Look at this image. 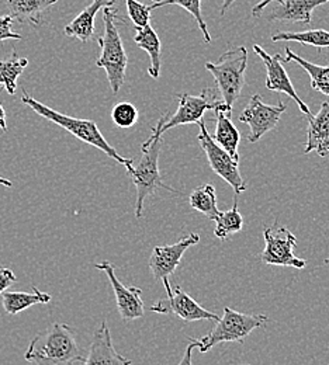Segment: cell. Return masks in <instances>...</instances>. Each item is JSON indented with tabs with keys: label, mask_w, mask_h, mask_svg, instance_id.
Masks as SVG:
<instances>
[{
	"label": "cell",
	"mask_w": 329,
	"mask_h": 365,
	"mask_svg": "<svg viewBox=\"0 0 329 365\" xmlns=\"http://www.w3.org/2000/svg\"><path fill=\"white\" fill-rule=\"evenodd\" d=\"M217 115V124H216V133H214V142L220 145L233 159L239 160V140H241V134L236 130V125L233 124L231 117L226 115L223 110H216L214 111Z\"/></svg>",
	"instance_id": "44dd1931"
},
{
	"label": "cell",
	"mask_w": 329,
	"mask_h": 365,
	"mask_svg": "<svg viewBox=\"0 0 329 365\" xmlns=\"http://www.w3.org/2000/svg\"><path fill=\"white\" fill-rule=\"evenodd\" d=\"M33 291L34 292H19V291L6 292L4 291L1 294V304H3L4 311L9 315L14 317V315L29 309L33 305L51 302L52 297L47 292H41L37 287H33Z\"/></svg>",
	"instance_id": "ffe728a7"
},
{
	"label": "cell",
	"mask_w": 329,
	"mask_h": 365,
	"mask_svg": "<svg viewBox=\"0 0 329 365\" xmlns=\"http://www.w3.org/2000/svg\"><path fill=\"white\" fill-rule=\"evenodd\" d=\"M285 108L287 106L283 104L282 101L278 106H269L263 103L259 94H253L239 115V121L250 128L248 142L256 143L269 131H273L278 127Z\"/></svg>",
	"instance_id": "8fae6325"
},
{
	"label": "cell",
	"mask_w": 329,
	"mask_h": 365,
	"mask_svg": "<svg viewBox=\"0 0 329 365\" xmlns=\"http://www.w3.org/2000/svg\"><path fill=\"white\" fill-rule=\"evenodd\" d=\"M94 267L103 273L107 274L108 281L113 287L116 301H117V309L121 317V319L126 322L140 319L145 314L143 309V301H142L141 288L138 287H126L118 277L116 275L114 266L110 262H101L94 264Z\"/></svg>",
	"instance_id": "4fadbf2b"
},
{
	"label": "cell",
	"mask_w": 329,
	"mask_h": 365,
	"mask_svg": "<svg viewBox=\"0 0 329 365\" xmlns=\"http://www.w3.org/2000/svg\"><path fill=\"white\" fill-rule=\"evenodd\" d=\"M103 21L104 33L97 40L100 46V56L96 61V65L106 71L111 91L113 94H117L126 82V71L128 63L127 52L118 33V23H123L124 19L118 16L117 10L104 7Z\"/></svg>",
	"instance_id": "277c9868"
},
{
	"label": "cell",
	"mask_w": 329,
	"mask_h": 365,
	"mask_svg": "<svg viewBox=\"0 0 329 365\" xmlns=\"http://www.w3.org/2000/svg\"><path fill=\"white\" fill-rule=\"evenodd\" d=\"M85 365H131V360L121 356L111 339L107 322L103 320L98 329L94 331L93 339L89 347V353L85 357Z\"/></svg>",
	"instance_id": "9a60e30c"
},
{
	"label": "cell",
	"mask_w": 329,
	"mask_h": 365,
	"mask_svg": "<svg viewBox=\"0 0 329 365\" xmlns=\"http://www.w3.org/2000/svg\"><path fill=\"white\" fill-rule=\"evenodd\" d=\"M56 1L58 0H6V6L13 20L39 27L44 11Z\"/></svg>",
	"instance_id": "d6986e66"
},
{
	"label": "cell",
	"mask_w": 329,
	"mask_h": 365,
	"mask_svg": "<svg viewBox=\"0 0 329 365\" xmlns=\"http://www.w3.org/2000/svg\"><path fill=\"white\" fill-rule=\"evenodd\" d=\"M0 130L3 133H7V123H6V111L0 104Z\"/></svg>",
	"instance_id": "e575fe53"
},
{
	"label": "cell",
	"mask_w": 329,
	"mask_h": 365,
	"mask_svg": "<svg viewBox=\"0 0 329 365\" xmlns=\"http://www.w3.org/2000/svg\"><path fill=\"white\" fill-rule=\"evenodd\" d=\"M236 0H223V4H221V9H220V13L221 16H224L227 13V10L236 3Z\"/></svg>",
	"instance_id": "d590c367"
},
{
	"label": "cell",
	"mask_w": 329,
	"mask_h": 365,
	"mask_svg": "<svg viewBox=\"0 0 329 365\" xmlns=\"http://www.w3.org/2000/svg\"><path fill=\"white\" fill-rule=\"evenodd\" d=\"M248 66V49L238 46L224 52L218 62H207L206 69L211 72L223 101L233 111V106L245 86V71Z\"/></svg>",
	"instance_id": "8992f818"
},
{
	"label": "cell",
	"mask_w": 329,
	"mask_h": 365,
	"mask_svg": "<svg viewBox=\"0 0 329 365\" xmlns=\"http://www.w3.org/2000/svg\"><path fill=\"white\" fill-rule=\"evenodd\" d=\"M193 349H194V344L190 341V344L186 347V351H185L182 360H181V363L178 365H193V359H191Z\"/></svg>",
	"instance_id": "d6a6232c"
},
{
	"label": "cell",
	"mask_w": 329,
	"mask_h": 365,
	"mask_svg": "<svg viewBox=\"0 0 329 365\" xmlns=\"http://www.w3.org/2000/svg\"><path fill=\"white\" fill-rule=\"evenodd\" d=\"M265 249L259 255L262 263L269 266L293 267L295 270H303L307 262L294 255V247L297 246V237L293 232L284 227H268L263 229Z\"/></svg>",
	"instance_id": "ba28073f"
},
{
	"label": "cell",
	"mask_w": 329,
	"mask_h": 365,
	"mask_svg": "<svg viewBox=\"0 0 329 365\" xmlns=\"http://www.w3.org/2000/svg\"><path fill=\"white\" fill-rule=\"evenodd\" d=\"M85 357L76 330L65 323H54L44 333H39L24 354L31 365H74L85 361Z\"/></svg>",
	"instance_id": "6da1fadb"
},
{
	"label": "cell",
	"mask_w": 329,
	"mask_h": 365,
	"mask_svg": "<svg viewBox=\"0 0 329 365\" xmlns=\"http://www.w3.org/2000/svg\"><path fill=\"white\" fill-rule=\"evenodd\" d=\"M21 103L29 106L34 113H37L40 117L46 118L48 121L56 124L58 127L64 128L65 131H68L71 135L78 138L79 140L89 143L94 148L100 149L101 152H104L108 158H111L113 160H116L117 163L126 166V169L128 170L130 168H133V159H127L123 158L106 139L103 137V134L100 133L97 124L92 120H83V118H74L69 115H65L62 113H58L52 108H49L47 106H44L43 103L37 101L36 98H33L29 93L23 91L21 96Z\"/></svg>",
	"instance_id": "3957f363"
},
{
	"label": "cell",
	"mask_w": 329,
	"mask_h": 365,
	"mask_svg": "<svg viewBox=\"0 0 329 365\" xmlns=\"http://www.w3.org/2000/svg\"><path fill=\"white\" fill-rule=\"evenodd\" d=\"M168 297L165 299H159L156 304L151 307V312L159 315H175L185 322H197V320L220 319L217 314L210 312L200 307L188 294H186L179 285L172 289L169 279L163 281Z\"/></svg>",
	"instance_id": "30bf717a"
},
{
	"label": "cell",
	"mask_w": 329,
	"mask_h": 365,
	"mask_svg": "<svg viewBox=\"0 0 329 365\" xmlns=\"http://www.w3.org/2000/svg\"><path fill=\"white\" fill-rule=\"evenodd\" d=\"M188 202L193 210L201 212L211 221H216L221 212L217 208L216 188L211 184H203L196 187L188 195Z\"/></svg>",
	"instance_id": "603a6c76"
},
{
	"label": "cell",
	"mask_w": 329,
	"mask_h": 365,
	"mask_svg": "<svg viewBox=\"0 0 329 365\" xmlns=\"http://www.w3.org/2000/svg\"><path fill=\"white\" fill-rule=\"evenodd\" d=\"M114 3L116 0H93L65 27V34L68 37L78 38L83 44L88 43L93 37L94 17L97 11L104 7H111Z\"/></svg>",
	"instance_id": "ac0fdd59"
},
{
	"label": "cell",
	"mask_w": 329,
	"mask_h": 365,
	"mask_svg": "<svg viewBox=\"0 0 329 365\" xmlns=\"http://www.w3.org/2000/svg\"><path fill=\"white\" fill-rule=\"evenodd\" d=\"M152 1H153V4H152L153 10L159 9V7H163V6H168V4H178V6L183 7L185 10H188V13L193 16V19L196 20L198 29L201 30L204 41L211 43V36H210V31L207 29L203 13H201V0H152Z\"/></svg>",
	"instance_id": "83f0119b"
},
{
	"label": "cell",
	"mask_w": 329,
	"mask_h": 365,
	"mask_svg": "<svg viewBox=\"0 0 329 365\" xmlns=\"http://www.w3.org/2000/svg\"><path fill=\"white\" fill-rule=\"evenodd\" d=\"M242 228H243V218L238 210V195H236L233 208L226 212H220L218 218L216 220L214 235L221 240H227L234 233L241 232Z\"/></svg>",
	"instance_id": "4316f807"
},
{
	"label": "cell",
	"mask_w": 329,
	"mask_h": 365,
	"mask_svg": "<svg viewBox=\"0 0 329 365\" xmlns=\"http://www.w3.org/2000/svg\"><path fill=\"white\" fill-rule=\"evenodd\" d=\"M13 17L11 16H0V43L4 40H21V34L14 33Z\"/></svg>",
	"instance_id": "4dcf8cb0"
},
{
	"label": "cell",
	"mask_w": 329,
	"mask_h": 365,
	"mask_svg": "<svg viewBox=\"0 0 329 365\" xmlns=\"http://www.w3.org/2000/svg\"><path fill=\"white\" fill-rule=\"evenodd\" d=\"M273 43L279 41H295L304 46H317V48H329V31L317 29V30H307V31H287V33H278L272 36Z\"/></svg>",
	"instance_id": "484cf974"
},
{
	"label": "cell",
	"mask_w": 329,
	"mask_h": 365,
	"mask_svg": "<svg viewBox=\"0 0 329 365\" xmlns=\"http://www.w3.org/2000/svg\"><path fill=\"white\" fill-rule=\"evenodd\" d=\"M200 242L198 233H190L186 237L181 239L175 245L166 246H155L152 255L149 257V269L156 281L169 279L179 267L183 255L188 247L197 245Z\"/></svg>",
	"instance_id": "7c38bea8"
},
{
	"label": "cell",
	"mask_w": 329,
	"mask_h": 365,
	"mask_svg": "<svg viewBox=\"0 0 329 365\" xmlns=\"http://www.w3.org/2000/svg\"><path fill=\"white\" fill-rule=\"evenodd\" d=\"M272 1H275V0H262V1H259V3L252 9V16H253V17H259V16L262 14V11L265 10V7H266L268 4H270Z\"/></svg>",
	"instance_id": "836d02e7"
},
{
	"label": "cell",
	"mask_w": 329,
	"mask_h": 365,
	"mask_svg": "<svg viewBox=\"0 0 329 365\" xmlns=\"http://www.w3.org/2000/svg\"><path fill=\"white\" fill-rule=\"evenodd\" d=\"M268 322L269 318L266 315L241 314L226 307L224 317L217 320V324L208 334H206L200 340H194L190 337V341L194 344V347L198 349L201 354H204L220 343H242L255 329L266 326Z\"/></svg>",
	"instance_id": "5b68a950"
},
{
	"label": "cell",
	"mask_w": 329,
	"mask_h": 365,
	"mask_svg": "<svg viewBox=\"0 0 329 365\" xmlns=\"http://www.w3.org/2000/svg\"><path fill=\"white\" fill-rule=\"evenodd\" d=\"M126 4L128 9V16L137 29H142L149 24L151 11L153 10L152 6H146L138 0H126Z\"/></svg>",
	"instance_id": "f546056e"
},
{
	"label": "cell",
	"mask_w": 329,
	"mask_h": 365,
	"mask_svg": "<svg viewBox=\"0 0 329 365\" xmlns=\"http://www.w3.org/2000/svg\"><path fill=\"white\" fill-rule=\"evenodd\" d=\"M111 120L120 128H131L138 120V110L131 103H118L111 111Z\"/></svg>",
	"instance_id": "f1b7e54d"
},
{
	"label": "cell",
	"mask_w": 329,
	"mask_h": 365,
	"mask_svg": "<svg viewBox=\"0 0 329 365\" xmlns=\"http://www.w3.org/2000/svg\"><path fill=\"white\" fill-rule=\"evenodd\" d=\"M317 152L318 156L329 155V103L324 101L317 115L308 120V133L304 153Z\"/></svg>",
	"instance_id": "2e32d148"
},
{
	"label": "cell",
	"mask_w": 329,
	"mask_h": 365,
	"mask_svg": "<svg viewBox=\"0 0 329 365\" xmlns=\"http://www.w3.org/2000/svg\"><path fill=\"white\" fill-rule=\"evenodd\" d=\"M171 113H166L158 124L152 128L149 138L142 143V155L138 165L130 168L127 172L131 176V180L137 190V202H136V218L140 220L143 211L145 200L153 195L159 190H166L172 194L181 195V192L171 185L162 182L159 172V153L162 149V125L169 120Z\"/></svg>",
	"instance_id": "7a4b0ae2"
},
{
	"label": "cell",
	"mask_w": 329,
	"mask_h": 365,
	"mask_svg": "<svg viewBox=\"0 0 329 365\" xmlns=\"http://www.w3.org/2000/svg\"><path fill=\"white\" fill-rule=\"evenodd\" d=\"M253 51L260 56V59L263 61L266 71H268V78H266V88L269 91H279V93H284L288 97H291L297 106L300 107L301 113L307 117V120L313 118V113L310 110V107L298 97L297 91L294 89L284 66H283V56L280 53L276 55H270L263 48L260 46H253Z\"/></svg>",
	"instance_id": "5bb4252c"
},
{
	"label": "cell",
	"mask_w": 329,
	"mask_h": 365,
	"mask_svg": "<svg viewBox=\"0 0 329 365\" xmlns=\"http://www.w3.org/2000/svg\"><path fill=\"white\" fill-rule=\"evenodd\" d=\"M0 185H4V187H11V185H13V182H10L9 179L0 178Z\"/></svg>",
	"instance_id": "8d00e7d4"
},
{
	"label": "cell",
	"mask_w": 329,
	"mask_h": 365,
	"mask_svg": "<svg viewBox=\"0 0 329 365\" xmlns=\"http://www.w3.org/2000/svg\"><path fill=\"white\" fill-rule=\"evenodd\" d=\"M285 58L283 56L282 62H297L311 78V88L314 91H320L325 96H329V65L328 66H321L315 65L313 62H308L298 56L295 52H293L290 48L285 49Z\"/></svg>",
	"instance_id": "cb8c5ba5"
},
{
	"label": "cell",
	"mask_w": 329,
	"mask_h": 365,
	"mask_svg": "<svg viewBox=\"0 0 329 365\" xmlns=\"http://www.w3.org/2000/svg\"><path fill=\"white\" fill-rule=\"evenodd\" d=\"M16 282V275L9 267L0 266V295Z\"/></svg>",
	"instance_id": "1f68e13d"
},
{
	"label": "cell",
	"mask_w": 329,
	"mask_h": 365,
	"mask_svg": "<svg viewBox=\"0 0 329 365\" xmlns=\"http://www.w3.org/2000/svg\"><path fill=\"white\" fill-rule=\"evenodd\" d=\"M329 0H278L269 20L311 24L313 11Z\"/></svg>",
	"instance_id": "e0dca14e"
},
{
	"label": "cell",
	"mask_w": 329,
	"mask_h": 365,
	"mask_svg": "<svg viewBox=\"0 0 329 365\" xmlns=\"http://www.w3.org/2000/svg\"><path fill=\"white\" fill-rule=\"evenodd\" d=\"M178 98H179V107L176 113L171 115L169 120L162 125L161 128L162 134H165L166 131L175 127L198 123L207 110H213V111L223 110L226 115L233 117V111H230L226 103L218 98L216 89H211V88L204 89L198 96L182 93L178 96Z\"/></svg>",
	"instance_id": "52a82bcc"
},
{
	"label": "cell",
	"mask_w": 329,
	"mask_h": 365,
	"mask_svg": "<svg viewBox=\"0 0 329 365\" xmlns=\"http://www.w3.org/2000/svg\"><path fill=\"white\" fill-rule=\"evenodd\" d=\"M197 124L200 128L198 142L207 156L210 168L217 176H220L224 182H228L234 188L236 195H239L246 190V184L239 172V160L233 159L220 145L214 142L203 120H200Z\"/></svg>",
	"instance_id": "9c48e42d"
},
{
	"label": "cell",
	"mask_w": 329,
	"mask_h": 365,
	"mask_svg": "<svg viewBox=\"0 0 329 365\" xmlns=\"http://www.w3.org/2000/svg\"><path fill=\"white\" fill-rule=\"evenodd\" d=\"M29 65V59L19 56L16 52L11 56L0 61V85L4 86L9 94H16L17 79Z\"/></svg>",
	"instance_id": "d4e9b609"
},
{
	"label": "cell",
	"mask_w": 329,
	"mask_h": 365,
	"mask_svg": "<svg viewBox=\"0 0 329 365\" xmlns=\"http://www.w3.org/2000/svg\"><path fill=\"white\" fill-rule=\"evenodd\" d=\"M134 41L151 58V65L148 69L149 76H152L153 79H158L161 75L162 61H161V40H159L156 31L151 27V24H148L142 29H137Z\"/></svg>",
	"instance_id": "7402d4cb"
}]
</instances>
